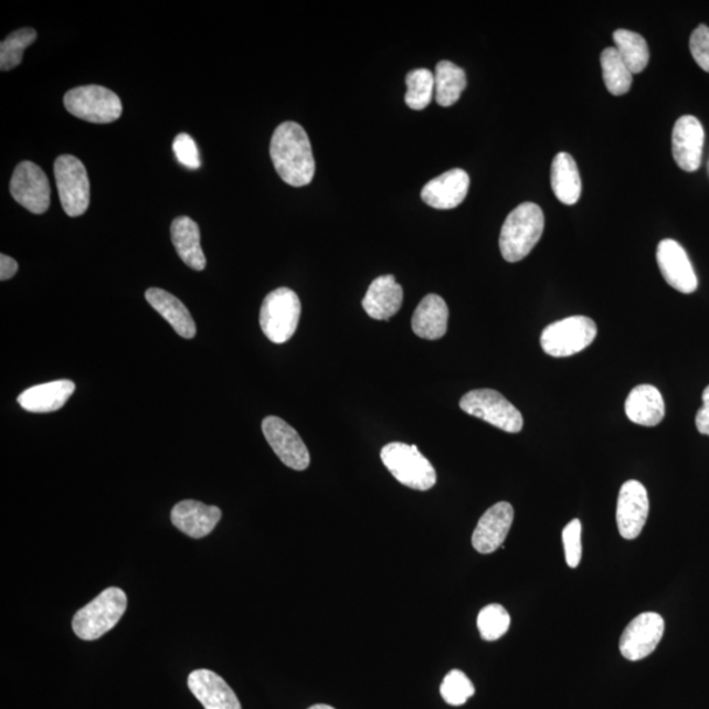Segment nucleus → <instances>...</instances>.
<instances>
[{
  "mask_svg": "<svg viewBox=\"0 0 709 709\" xmlns=\"http://www.w3.org/2000/svg\"><path fill=\"white\" fill-rule=\"evenodd\" d=\"M275 170L285 183L304 187L311 183L316 161L307 131L300 124L285 121L274 131L269 146Z\"/></svg>",
  "mask_w": 709,
  "mask_h": 709,
  "instance_id": "f257e3e1",
  "label": "nucleus"
},
{
  "mask_svg": "<svg viewBox=\"0 0 709 709\" xmlns=\"http://www.w3.org/2000/svg\"><path fill=\"white\" fill-rule=\"evenodd\" d=\"M544 213L533 203L520 204L505 221L499 235V248L504 260L516 263L525 260L543 235Z\"/></svg>",
  "mask_w": 709,
  "mask_h": 709,
  "instance_id": "f03ea898",
  "label": "nucleus"
},
{
  "mask_svg": "<svg viewBox=\"0 0 709 709\" xmlns=\"http://www.w3.org/2000/svg\"><path fill=\"white\" fill-rule=\"evenodd\" d=\"M127 606V595L121 589L108 588L104 590L92 603L75 614L73 618L74 634L85 642L100 638L120 622Z\"/></svg>",
  "mask_w": 709,
  "mask_h": 709,
  "instance_id": "7ed1b4c3",
  "label": "nucleus"
},
{
  "mask_svg": "<svg viewBox=\"0 0 709 709\" xmlns=\"http://www.w3.org/2000/svg\"><path fill=\"white\" fill-rule=\"evenodd\" d=\"M381 461L392 476L410 489L426 491L436 484V472L416 446L389 443L381 449Z\"/></svg>",
  "mask_w": 709,
  "mask_h": 709,
  "instance_id": "20e7f679",
  "label": "nucleus"
},
{
  "mask_svg": "<svg viewBox=\"0 0 709 709\" xmlns=\"http://www.w3.org/2000/svg\"><path fill=\"white\" fill-rule=\"evenodd\" d=\"M301 317V301L296 292L277 288L264 298L261 328L271 342L283 345L295 336Z\"/></svg>",
  "mask_w": 709,
  "mask_h": 709,
  "instance_id": "39448f33",
  "label": "nucleus"
},
{
  "mask_svg": "<svg viewBox=\"0 0 709 709\" xmlns=\"http://www.w3.org/2000/svg\"><path fill=\"white\" fill-rule=\"evenodd\" d=\"M596 332V325L591 318L575 316L561 319L549 325L541 334V349L549 357H572L593 343Z\"/></svg>",
  "mask_w": 709,
  "mask_h": 709,
  "instance_id": "423d86ee",
  "label": "nucleus"
},
{
  "mask_svg": "<svg viewBox=\"0 0 709 709\" xmlns=\"http://www.w3.org/2000/svg\"><path fill=\"white\" fill-rule=\"evenodd\" d=\"M68 114L94 124H110L123 115V103L110 89L103 86H81L65 95Z\"/></svg>",
  "mask_w": 709,
  "mask_h": 709,
  "instance_id": "0eeeda50",
  "label": "nucleus"
},
{
  "mask_svg": "<svg viewBox=\"0 0 709 709\" xmlns=\"http://www.w3.org/2000/svg\"><path fill=\"white\" fill-rule=\"evenodd\" d=\"M461 408L463 412L506 433L517 434L523 428V416L519 410L493 389H476L465 394Z\"/></svg>",
  "mask_w": 709,
  "mask_h": 709,
  "instance_id": "6e6552de",
  "label": "nucleus"
},
{
  "mask_svg": "<svg viewBox=\"0 0 709 709\" xmlns=\"http://www.w3.org/2000/svg\"><path fill=\"white\" fill-rule=\"evenodd\" d=\"M54 176L65 213L68 218H80L88 210L92 192L85 165L74 156H61L55 159Z\"/></svg>",
  "mask_w": 709,
  "mask_h": 709,
  "instance_id": "1a4fd4ad",
  "label": "nucleus"
},
{
  "mask_svg": "<svg viewBox=\"0 0 709 709\" xmlns=\"http://www.w3.org/2000/svg\"><path fill=\"white\" fill-rule=\"evenodd\" d=\"M10 192L31 213L43 214L51 207V186L46 173L36 163L24 161L17 166Z\"/></svg>",
  "mask_w": 709,
  "mask_h": 709,
  "instance_id": "9d476101",
  "label": "nucleus"
},
{
  "mask_svg": "<svg viewBox=\"0 0 709 709\" xmlns=\"http://www.w3.org/2000/svg\"><path fill=\"white\" fill-rule=\"evenodd\" d=\"M665 622L657 613H644L632 621L621 637L622 656L629 662H642L662 643Z\"/></svg>",
  "mask_w": 709,
  "mask_h": 709,
  "instance_id": "9b49d317",
  "label": "nucleus"
},
{
  "mask_svg": "<svg viewBox=\"0 0 709 709\" xmlns=\"http://www.w3.org/2000/svg\"><path fill=\"white\" fill-rule=\"evenodd\" d=\"M262 430L271 448L288 468L305 470L309 467V451L301 436L287 422L271 415L263 420Z\"/></svg>",
  "mask_w": 709,
  "mask_h": 709,
  "instance_id": "f8f14e48",
  "label": "nucleus"
},
{
  "mask_svg": "<svg viewBox=\"0 0 709 709\" xmlns=\"http://www.w3.org/2000/svg\"><path fill=\"white\" fill-rule=\"evenodd\" d=\"M648 516V491L642 483L629 479L622 486L617 497L616 523L618 532L627 540L638 538Z\"/></svg>",
  "mask_w": 709,
  "mask_h": 709,
  "instance_id": "ddd939ff",
  "label": "nucleus"
},
{
  "mask_svg": "<svg viewBox=\"0 0 709 709\" xmlns=\"http://www.w3.org/2000/svg\"><path fill=\"white\" fill-rule=\"evenodd\" d=\"M703 125L694 116L678 118L673 130V157L686 172L699 170L705 148Z\"/></svg>",
  "mask_w": 709,
  "mask_h": 709,
  "instance_id": "4468645a",
  "label": "nucleus"
},
{
  "mask_svg": "<svg viewBox=\"0 0 709 709\" xmlns=\"http://www.w3.org/2000/svg\"><path fill=\"white\" fill-rule=\"evenodd\" d=\"M659 271L667 284L682 294H692L698 288V277L685 248L677 241L664 240L657 248Z\"/></svg>",
  "mask_w": 709,
  "mask_h": 709,
  "instance_id": "2eb2a0df",
  "label": "nucleus"
},
{
  "mask_svg": "<svg viewBox=\"0 0 709 709\" xmlns=\"http://www.w3.org/2000/svg\"><path fill=\"white\" fill-rule=\"evenodd\" d=\"M514 521V509L509 502H499L478 520L472 537V546L478 553L489 554L502 547Z\"/></svg>",
  "mask_w": 709,
  "mask_h": 709,
  "instance_id": "dca6fc26",
  "label": "nucleus"
},
{
  "mask_svg": "<svg viewBox=\"0 0 709 709\" xmlns=\"http://www.w3.org/2000/svg\"><path fill=\"white\" fill-rule=\"evenodd\" d=\"M469 183L468 173L462 169L444 172L423 187V203L435 210H454L467 198Z\"/></svg>",
  "mask_w": 709,
  "mask_h": 709,
  "instance_id": "f3484780",
  "label": "nucleus"
},
{
  "mask_svg": "<svg viewBox=\"0 0 709 709\" xmlns=\"http://www.w3.org/2000/svg\"><path fill=\"white\" fill-rule=\"evenodd\" d=\"M221 517L219 507L192 499L182 500L171 511L172 525L193 539L208 537L219 525Z\"/></svg>",
  "mask_w": 709,
  "mask_h": 709,
  "instance_id": "a211bd4d",
  "label": "nucleus"
},
{
  "mask_svg": "<svg viewBox=\"0 0 709 709\" xmlns=\"http://www.w3.org/2000/svg\"><path fill=\"white\" fill-rule=\"evenodd\" d=\"M189 687L205 709H242L232 687L211 670H194L189 677Z\"/></svg>",
  "mask_w": 709,
  "mask_h": 709,
  "instance_id": "6ab92c4d",
  "label": "nucleus"
},
{
  "mask_svg": "<svg viewBox=\"0 0 709 709\" xmlns=\"http://www.w3.org/2000/svg\"><path fill=\"white\" fill-rule=\"evenodd\" d=\"M402 301L403 289L401 285L395 282L393 275H384L371 283L361 305L371 318L387 321L398 315Z\"/></svg>",
  "mask_w": 709,
  "mask_h": 709,
  "instance_id": "aec40b11",
  "label": "nucleus"
},
{
  "mask_svg": "<svg viewBox=\"0 0 709 709\" xmlns=\"http://www.w3.org/2000/svg\"><path fill=\"white\" fill-rule=\"evenodd\" d=\"M74 392L72 380H57L27 389L19 395L18 402L27 412L52 413L64 408Z\"/></svg>",
  "mask_w": 709,
  "mask_h": 709,
  "instance_id": "412c9836",
  "label": "nucleus"
},
{
  "mask_svg": "<svg viewBox=\"0 0 709 709\" xmlns=\"http://www.w3.org/2000/svg\"><path fill=\"white\" fill-rule=\"evenodd\" d=\"M625 414L639 426L655 427L665 416L663 394L653 385H638L625 401Z\"/></svg>",
  "mask_w": 709,
  "mask_h": 709,
  "instance_id": "4be33fe9",
  "label": "nucleus"
},
{
  "mask_svg": "<svg viewBox=\"0 0 709 709\" xmlns=\"http://www.w3.org/2000/svg\"><path fill=\"white\" fill-rule=\"evenodd\" d=\"M449 311L441 296L427 295L416 307L412 328L416 337L436 340L444 337L448 328Z\"/></svg>",
  "mask_w": 709,
  "mask_h": 709,
  "instance_id": "5701e85b",
  "label": "nucleus"
},
{
  "mask_svg": "<svg viewBox=\"0 0 709 709\" xmlns=\"http://www.w3.org/2000/svg\"><path fill=\"white\" fill-rule=\"evenodd\" d=\"M145 298L172 326L178 336L186 339L197 336V325L191 313L178 297L163 289L150 288L146 290Z\"/></svg>",
  "mask_w": 709,
  "mask_h": 709,
  "instance_id": "b1692460",
  "label": "nucleus"
},
{
  "mask_svg": "<svg viewBox=\"0 0 709 709\" xmlns=\"http://www.w3.org/2000/svg\"><path fill=\"white\" fill-rule=\"evenodd\" d=\"M171 241L179 258L187 266L194 271L205 269L207 260L203 248H201L200 229L197 222L187 218V215H180V218L173 220L171 224Z\"/></svg>",
  "mask_w": 709,
  "mask_h": 709,
  "instance_id": "393cba45",
  "label": "nucleus"
},
{
  "mask_svg": "<svg viewBox=\"0 0 709 709\" xmlns=\"http://www.w3.org/2000/svg\"><path fill=\"white\" fill-rule=\"evenodd\" d=\"M552 190L562 204L574 205L579 203L582 192V182L579 167L574 158L568 152H559L554 157L551 170Z\"/></svg>",
  "mask_w": 709,
  "mask_h": 709,
  "instance_id": "a878e982",
  "label": "nucleus"
},
{
  "mask_svg": "<svg viewBox=\"0 0 709 709\" xmlns=\"http://www.w3.org/2000/svg\"><path fill=\"white\" fill-rule=\"evenodd\" d=\"M435 99L441 107H451L467 87V74L454 62L442 61L435 68Z\"/></svg>",
  "mask_w": 709,
  "mask_h": 709,
  "instance_id": "bb28decb",
  "label": "nucleus"
},
{
  "mask_svg": "<svg viewBox=\"0 0 709 709\" xmlns=\"http://www.w3.org/2000/svg\"><path fill=\"white\" fill-rule=\"evenodd\" d=\"M616 51L632 74L643 73L650 60L649 46L642 34L617 30L614 32Z\"/></svg>",
  "mask_w": 709,
  "mask_h": 709,
  "instance_id": "cd10ccee",
  "label": "nucleus"
},
{
  "mask_svg": "<svg viewBox=\"0 0 709 709\" xmlns=\"http://www.w3.org/2000/svg\"><path fill=\"white\" fill-rule=\"evenodd\" d=\"M604 85L615 96L627 94L632 86V74L628 66L617 53L616 47L604 49L601 55Z\"/></svg>",
  "mask_w": 709,
  "mask_h": 709,
  "instance_id": "c85d7f7f",
  "label": "nucleus"
},
{
  "mask_svg": "<svg viewBox=\"0 0 709 709\" xmlns=\"http://www.w3.org/2000/svg\"><path fill=\"white\" fill-rule=\"evenodd\" d=\"M38 39V32L33 28H23L12 32L0 44V71L10 72L23 61L25 49Z\"/></svg>",
  "mask_w": 709,
  "mask_h": 709,
  "instance_id": "c756f323",
  "label": "nucleus"
},
{
  "mask_svg": "<svg viewBox=\"0 0 709 709\" xmlns=\"http://www.w3.org/2000/svg\"><path fill=\"white\" fill-rule=\"evenodd\" d=\"M408 93L405 102L409 108L422 110L430 106L435 94V76L427 68H416L406 76Z\"/></svg>",
  "mask_w": 709,
  "mask_h": 709,
  "instance_id": "7c9ffc66",
  "label": "nucleus"
},
{
  "mask_svg": "<svg viewBox=\"0 0 709 709\" xmlns=\"http://www.w3.org/2000/svg\"><path fill=\"white\" fill-rule=\"evenodd\" d=\"M511 624L510 614L500 604H489L479 611L477 627L479 635L486 642H496L509 631Z\"/></svg>",
  "mask_w": 709,
  "mask_h": 709,
  "instance_id": "2f4dec72",
  "label": "nucleus"
},
{
  "mask_svg": "<svg viewBox=\"0 0 709 709\" xmlns=\"http://www.w3.org/2000/svg\"><path fill=\"white\" fill-rule=\"evenodd\" d=\"M441 695L449 706H463L475 695V686L461 670H452L444 678Z\"/></svg>",
  "mask_w": 709,
  "mask_h": 709,
  "instance_id": "473e14b6",
  "label": "nucleus"
},
{
  "mask_svg": "<svg viewBox=\"0 0 709 709\" xmlns=\"http://www.w3.org/2000/svg\"><path fill=\"white\" fill-rule=\"evenodd\" d=\"M582 526L579 519L570 521L562 531V543H564L565 560L570 568H576L582 559Z\"/></svg>",
  "mask_w": 709,
  "mask_h": 709,
  "instance_id": "72a5a7b5",
  "label": "nucleus"
},
{
  "mask_svg": "<svg viewBox=\"0 0 709 709\" xmlns=\"http://www.w3.org/2000/svg\"><path fill=\"white\" fill-rule=\"evenodd\" d=\"M172 150L180 165L190 170L200 169L201 161L197 142L187 134H180L172 144Z\"/></svg>",
  "mask_w": 709,
  "mask_h": 709,
  "instance_id": "f704fd0d",
  "label": "nucleus"
},
{
  "mask_svg": "<svg viewBox=\"0 0 709 709\" xmlns=\"http://www.w3.org/2000/svg\"><path fill=\"white\" fill-rule=\"evenodd\" d=\"M690 51L697 64L709 73V27L699 25L691 34Z\"/></svg>",
  "mask_w": 709,
  "mask_h": 709,
  "instance_id": "c9c22d12",
  "label": "nucleus"
},
{
  "mask_svg": "<svg viewBox=\"0 0 709 709\" xmlns=\"http://www.w3.org/2000/svg\"><path fill=\"white\" fill-rule=\"evenodd\" d=\"M695 422L699 433L709 436V385L703 392V408L699 410Z\"/></svg>",
  "mask_w": 709,
  "mask_h": 709,
  "instance_id": "e433bc0d",
  "label": "nucleus"
},
{
  "mask_svg": "<svg viewBox=\"0 0 709 709\" xmlns=\"http://www.w3.org/2000/svg\"><path fill=\"white\" fill-rule=\"evenodd\" d=\"M19 264L9 255H0V281H10L18 273Z\"/></svg>",
  "mask_w": 709,
  "mask_h": 709,
  "instance_id": "4c0bfd02",
  "label": "nucleus"
},
{
  "mask_svg": "<svg viewBox=\"0 0 709 709\" xmlns=\"http://www.w3.org/2000/svg\"><path fill=\"white\" fill-rule=\"evenodd\" d=\"M308 709H336V708H332L331 706H328V705H316Z\"/></svg>",
  "mask_w": 709,
  "mask_h": 709,
  "instance_id": "58836bf2",
  "label": "nucleus"
}]
</instances>
